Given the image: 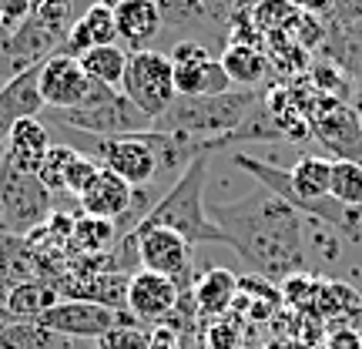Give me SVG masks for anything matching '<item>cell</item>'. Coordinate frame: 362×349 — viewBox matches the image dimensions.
I'll use <instances>...</instances> for the list:
<instances>
[{
  "label": "cell",
  "mask_w": 362,
  "mask_h": 349,
  "mask_svg": "<svg viewBox=\"0 0 362 349\" xmlns=\"http://www.w3.org/2000/svg\"><path fill=\"white\" fill-rule=\"evenodd\" d=\"M208 215L225 232L228 248H235L259 279L285 282L288 275L305 272L302 215L269 188L259 185L235 202H211Z\"/></svg>",
  "instance_id": "obj_1"
},
{
  "label": "cell",
  "mask_w": 362,
  "mask_h": 349,
  "mask_svg": "<svg viewBox=\"0 0 362 349\" xmlns=\"http://www.w3.org/2000/svg\"><path fill=\"white\" fill-rule=\"evenodd\" d=\"M235 168H242L245 175L259 181L262 188H269L272 195H279L285 205H292L302 215H315L319 222H329L332 229L342 235H349L352 242H359V212L352 215V208L339 205L329 195V178H332V158L322 155H302L292 168H279L272 161L252 158L245 151H235Z\"/></svg>",
  "instance_id": "obj_2"
},
{
  "label": "cell",
  "mask_w": 362,
  "mask_h": 349,
  "mask_svg": "<svg viewBox=\"0 0 362 349\" xmlns=\"http://www.w3.org/2000/svg\"><path fill=\"white\" fill-rule=\"evenodd\" d=\"M205 178H208V155H198L134 229H171L188 246H228L225 232L208 215Z\"/></svg>",
  "instance_id": "obj_3"
},
{
  "label": "cell",
  "mask_w": 362,
  "mask_h": 349,
  "mask_svg": "<svg viewBox=\"0 0 362 349\" xmlns=\"http://www.w3.org/2000/svg\"><path fill=\"white\" fill-rule=\"evenodd\" d=\"M259 101H262L259 91H245V88H232L225 94H208V98H181L178 94L171 101V108L158 118L151 128L185 135V138L202 144V151H205V144L218 142V138L242 128L252 118V111L259 108Z\"/></svg>",
  "instance_id": "obj_4"
},
{
  "label": "cell",
  "mask_w": 362,
  "mask_h": 349,
  "mask_svg": "<svg viewBox=\"0 0 362 349\" xmlns=\"http://www.w3.org/2000/svg\"><path fill=\"white\" fill-rule=\"evenodd\" d=\"M54 118L71 131H84L94 138H121V135H138L148 131L151 121L121 94V88H104L90 81L88 98L71 108V111H54Z\"/></svg>",
  "instance_id": "obj_5"
},
{
  "label": "cell",
  "mask_w": 362,
  "mask_h": 349,
  "mask_svg": "<svg viewBox=\"0 0 362 349\" xmlns=\"http://www.w3.org/2000/svg\"><path fill=\"white\" fill-rule=\"evenodd\" d=\"M121 94L155 125L158 118L171 108V101L178 98L171 57L165 51H155V47L131 51L128 67H124V81H121Z\"/></svg>",
  "instance_id": "obj_6"
},
{
  "label": "cell",
  "mask_w": 362,
  "mask_h": 349,
  "mask_svg": "<svg viewBox=\"0 0 362 349\" xmlns=\"http://www.w3.org/2000/svg\"><path fill=\"white\" fill-rule=\"evenodd\" d=\"M54 215V192L37 175L0 161V229L11 235H30Z\"/></svg>",
  "instance_id": "obj_7"
},
{
  "label": "cell",
  "mask_w": 362,
  "mask_h": 349,
  "mask_svg": "<svg viewBox=\"0 0 362 349\" xmlns=\"http://www.w3.org/2000/svg\"><path fill=\"white\" fill-rule=\"evenodd\" d=\"M81 135L84 155H90L101 168L115 171L117 178H124L131 188H148L158 178V155L148 135H121V138H94V135Z\"/></svg>",
  "instance_id": "obj_8"
},
{
  "label": "cell",
  "mask_w": 362,
  "mask_h": 349,
  "mask_svg": "<svg viewBox=\"0 0 362 349\" xmlns=\"http://www.w3.org/2000/svg\"><path fill=\"white\" fill-rule=\"evenodd\" d=\"M40 326H47L51 333L64 339H104L117 333V329H131L138 323L131 312H117L98 302H84V299H61L54 309H47L37 319Z\"/></svg>",
  "instance_id": "obj_9"
},
{
  "label": "cell",
  "mask_w": 362,
  "mask_h": 349,
  "mask_svg": "<svg viewBox=\"0 0 362 349\" xmlns=\"http://www.w3.org/2000/svg\"><path fill=\"white\" fill-rule=\"evenodd\" d=\"M168 57L175 67V91L181 98H208V94H225L235 88L221 61L211 57V51L198 40H178Z\"/></svg>",
  "instance_id": "obj_10"
},
{
  "label": "cell",
  "mask_w": 362,
  "mask_h": 349,
  "mask_svg": "<svg viewBox=\"0 0 362 349\" xmlns=\"http://www.w3.org/2000/svg\"><path fill=\"white\" fill-rule=\"evenodd\" d=\"M40 98L47 111H71L78 108L90 91V81L84 74L78 57L71 54H54L40 64V78H37Z\"/></svg>",
  "instance_id": "obj_11"
},
{
  "label": "cell",
  "mask_w": 362,
  "mask_h": 349,
  "mask_svg": "<svg viewBox=\"0 0 362 349\" xmlns=\"http://www.w3.org/2000/svg\"><path fill=\"white\" fill-rule=\"evenodd\" d=\"M181 292L178 285L158 275V272H134L128 279V312L138 319V323H161L168 319L171 312L178 309L181 302Z\"/></svg>",
  "instance_id": "obj_12"
},
{
  "label": "cell",
  "mask_w": 362,
  "mask_h": 349,
  "mask_svg": "<svg viewBox=\"0 0 362 349\" xmlns=\"http://www.w3.org/2000/svg\"><path fill=\"white\" fill-rule=\"evenodd\" d=\"M134 192L124 178H117L115 171L101 168L98 178L90 181L88 188L81 192L78 205H81V215H90V219H107V222H128L131 229V212H134ZM124 229V232H128Z\"/></svg>",
  "instance_id": "obj_13"
},
{
  "label": "cell",
  "mask_w": 362,
  "mask_h": 349,
  "mask_svg": "<svg viewBox=\"0 0 362 349\" xmlns=\"http://www.w3.org/2000/svg\"><path fill=\"white\" fill-rule=\"evenodd\" d=\"M107 44H117L115 4H107V0H94V4H88V11L71 24L67 40H64V51L61 54L81 57V54H88L90 47H107Z\"/></svg>",
  "instance_id": "obj_14"
},
{
  "label": "cell",
  "mask_w": 362,
  "mask_h": 349,
  "mask_svg": "<svg viewBox=\"0 0 362 349\" xmlns=\"http://www.w3.org/2000/svg\"><path fill=\"white\" fill-rule=\"evenodd\" d=\"M47 151H51V131L44 128L37 118H24V121L13 125L11 138H7V144H4L0 161H7V165L17 168V171L37 175Z\"/></svg>",
  "instance_id": "obj_15"
},
{
  "label": "cell",
  "mask_w": 362,
  "mask_h": 349,
  "mask_svg": "<svg viewBox=\"0 0 362 349\" xmlns=\"http://www.w3.org/2000/svg\"><path fill=\"white\" fill-rule=\"evenodd\" d=\"M115 27L117 40H124L131 51H148V44L165 30L155 0H115Z\"/></svg>",
  "instance_id": "obj_16"
},
{
  "label": "cell",
  "mask_w": 362,
  "mask_h": 349,
  "mask_svg": "<svg viewBox=\"0 0 362 349\" xmlns=\"http://www.w3.org/2000/svg\"><path fill=\"white\" fill-rule=\"evenodd\" d=\"M34 275H40V269H37V259H34L30 246H27V239L24 235L0 232V319L4 323H11L4 316L11 289L27 282V279H34Z\"/></svg>",
  "instance_id": "obj_17"
},
{
  "label": "cell",
  "mask_w": 362,
  "mask_h": 349,
  "mask_svg": "<svg viewBox=\"0 0 362 349\" xmlns=\"http://www.w3.org/2000/svg\"><path fill=\"white\" fill-rule=\"evenodd\" d=\"M61 289L54 279H44V275H34V279H27V282L13 285L11 296H7V306H4V316L11 319V323H21V319H30V323H37L40 316L47 309H54L57 302H61Z\"/></svg>",
  "instance_id": "obj_18"
},
{
  "label": "cell",
  "mask_w": 362,
  "mask_h": 349,
  "mask_svg": "<svg viewBox=\"0 0 362 349\" xmlns=\"http://www.w3.org/2000/svg\"><path fill=\"white\" fill-rule=\"evenodd\" d=\"M218 61L235 88L255 91V84H262L269 74V54L259 44H228Z\"/></svg>",
  "instance_id": "obj_19"
},
{
  "label": "cell",
  "mask_w": 362,
  "mask_h": 349,
  "mask_svg": "<svg viewBox=\"0 0 362 349\" xmlns=\"http://www.w3.org/2000/svg\"><path fill=\"white\" fill-rule=\"evenodd\" d=\"M117 246V222L74 215V229L67 239V259H84V256H104Z\"/></svg>",
  "instance_id": "obj_20"
},
{
  "label": "cell",
  "mask_w": 362,
  "mask_h": 349,
  "mask_svg": "<svg viewBox=\"0 0 362 349\" xmlns=\"http://www.w3.org/2000/svg\"><path fill=\"white\" fill-rule=\"evenodd\" d=\"M192 296H194V306L205 316H221L235 302V296H238V275L221 269V265H211L205 275L194 279Z\"/></svg>",
  "instance_id": "obj_21"
},
{
  "label": "cell",
  "mask_w": 362,
  "mask_h": 349,
  "mask_svg": "<svg viewBox=\"0 0 362 349\" xmlns=\"http://www.w3.org/2000/svg\"><path fill=\"white\" fill-rule=\"evenodd\" d=\"M88 81L94 84H104V88H121L124 81V67H128V51H121L117 44H107V47H90L88 54L78 57Z\"/></svg>",
  "instance_id": "obj_22"
},
{
  "label": "cell",
  "mask_w": 362,
  "mask_h": 349,
  "mask_svg": "<svg viewBox=\"0 0 362 349\" xmlns=\"http://www.w3.org/2000/svg\"><path fill=\"white\" fill-rule=\"evenodd\" d=\"M0 349H67V339L51 333L47 326L21 319L0 329Z\"/></svg>",
  "instance_id": "obj_23"
},
{
  "label": "cell",
  "mask_w": 362,
  "mask_h": 349,
  "mask_svg": "<svg viewBox=\"0 0 362 349\" xmlns=\"http://www.w3.org/2000/svg\"><path fill=\"white\" fill-rule=\"evenodd\" d=\"M329 195L339 205L359 212L362 208V168L356 161H339L332 158V178H329Z\"/></svg>",
  "instance_id": "obj_24"
},
{
  "label": "cell",
  "mask_w": 362,
  "mask_h": 349,
  "mask_svg": "<svg viewBox=\"0 0 362 349\" xmlns=\"http://www.w3.org/2000/svg\"><path fill=\"white\" fill-rule=\"evenodd\" d=\"M315 309H319V316L322 319H346L356 306H359L362 299L356 289H349V285H342V282H322L319 279V292H315Z\"/></svg>",
  "instance_id": "obj_25"
},
{
  "label": "cell",
  "mask_w": 362,
  "mask_h": 349,
  "mask_svg": "<svg viewBox=\"0 0 362 349\" xmlns=\"http://www.w3.org/2000/svg\"><path fill=\"white\" fill-rule=\"evenodd\" d=\"M155 7L168 30H188V27L208 21L205 0H155Z\"/></svg>",
  "instance_id": "obj_26"
},
{
  "label": "cell",
  "mask_w": 362,
  "mask_h": 349,
  "mask_svg": "<svg viewBox=\"0 0 362 349\" xmlns=\"http://www.w3.org/2000/svg\"><path fill=\"white\" fill-rule=\"evenodd\" d=\"M74 158H78V148H74V144H51V151L44 155V165H40V171H37V178L44 181V188L64 192L67 168H71Z\"/></svg>",
  "instance_id": "obj_27"
},
{
  "label": "cell",
  "mask_w": 362,
  "mask_h": 349,
  "mask_svg": "<svg viewBox=\"0 0 362 349\" xmlns=\"http://www.w3.org/2000/svg\"><path fill=\"white\" fill-rule=\"evenodd\" d=\"M298 11L292 0H262L255 7V21L262 30H282L288 21H296Z\"/></svg>",
  "instance_id": "obj_28"
},
{
  "label": "cell",
  "mask_w": 362,
  "mask_h": 349,
  "mask_svg": "<svg viewBox=\"0 0 362 349\" xmlns=\"http://www.w3.org/2000/svg\"><path fill=\"white\" fill-rule=\"evenodd\" d=\"M98 171H101V165H98L90 155L78 151V158H74V161H71V168H67V188H64V192L67 195H78V198H81V192H84L90 181L98 178Z\"/></svg>",
  "instance_id": "obj_29"
},
{
  "label": "cell",
  "mask_w": 362,
  "mask_h": 349,
  "mask_svg": "<svg viewBox=\"0 0 362 349\" xmlns=\"http://www.w3.org/2000/svg\"><path fill=\"white\" fill-rule=\"evenodd\" d=\"M282 292L292 306H309L315 292H319V279L309 275V272H296V275H288L282 282Z\"/></svg>",
  "instance_id": "obj_30"
},
{
  "label": "cell",
  "mask_w": 362,
  "mask_h": 349,
  "mask_svg": "<svg viewBox=\"0 0 362 349\" xmlns=\"http://www.w3.org/2000/svg\"><path fill=\"white\" fill-rule=\"evenodd\" d=\"M312 78H315V91H319V94L332 91V98H336V94H346V91H349V81H342V74H339L336 67L315 64L312 67Z\"/></svg>",
  "instance_id": "obj_31"
},
{
  "label": "cell",
  "mask_w": 362,
  "mask_h": 349,
  "mask_svg": "<svg viewBox=\"0 0 362 349\" xmlns=\"http://www.w3.org/2000/svg\"><path fill=\"white\" fill-rule=\"evenodd\" d=\"M332 24L362 27V0H332Z\"/></svg>",
  "instance_id": "obj_32"
},
{
  "label": "cell",
  "mask_w": 362,
  "mask_h": 349,
  "mask_svg": "<svg viewBox=\"0 0 362 349\" xmlns=\"http://www.w3.org/2000/svg\"><path fill=\"white\" fill-rule=\"evenodd\" d=\"M0 17H4V24L11 27H21L30 17V0H0Z\"/></svg>",
  "instance_id": "obj_33"
},
{
  "label": "cell",
  "mask_w": 362,
  "mask_h": 349,
  "mask_svg": "<svg viewBox=\"0 0 362 349\" xmlns=\"http://www.w3.org/2000/svg\"><path fill=\"white\" fill-rule=\"evenodd\" d=\"M329 349H362V336L342 326V329H336V333L329 336Z\"/></svg>",
  "instance_id": "obj_34"
},
{
  "label": "cell",
  "mask_w": 362,
  "mask_h": 349,
  "mask_svg": "<svg viewBox=\"0 0 362 349\" xmlns=\"http://www.w3.org/2000/svg\"><path fill=\"white\" fill-rule=\"evenodd\" d=\"M296 7H302L305 13L312 17H325V13H332V0H292Z\"/></svg>",
  "instance_id": "obj_35"
},
{
  "label": "cell",
  "mask_w": 362,
  "mask_h": 349,
  "mask_svg": "<svg viewBox=\"0 0 362 349\" xmlns=\"http://www.w3.org/2000/svg\"><path fill=\"white\" fill-rule=\"evenodd\" d=\"M148 349H175V336H171L168 329H158L155 336H151V343H148Z\"/></svg>",
  "instance_id": "obj_36"
},
{
  "label": "cell",
  "mask_w": 362,
  "mask_h": 349,
  "mask_svg": "<svg viewBox=\"0 0 362 349\" xmlns=\"http://www.w3.org/2000/svg\"><path fill=\"white\" fill-rule=\"evenodd\" d=\"M342 323H346V329H352V333H359L362 336V302L346 316V319H342Z\"/></svg>",
  "instance_id": "obj_37"
},
{
  "label": "cell",
  "mask_w": 362,
  "mask_h": 349,
  "mask_svg": "<svg viewBox=\"0 0 362 349\" xmlns=\"http://www.w3.org/2000/svg\"><path fill=\"white\" fill-rule=\"evenodd\" d=\"M359 128H362V115H359Z\"/></svg>",
  "instance_id": "obj_38"
},
{
  "label": "cell",
  "mask_w": 362,
  "mask_h": 349,
  "mask_svg": "<svg viewBox=\"0 0 362 349\" xmlns=\"http://www.w3.org/2000/svg\"><path fill=\"white\" fill-rule=\"evenodd\" d=\"M107 4H115V0H107Z\"/></svg>",
  "instance_id": "obj_39"
},
{
  "label": "cell",
  "mask_w": 362,
  "mask_h": 349,
  "mask_svg": "<svg viewBox=\"0 0 362 349\" xmlns=\"http://www.w3.org/2000/svg\"><path fill=\"white\" fill-rule=\"evenodd\" d=\"M0 88H4V81H0Z\"/></svg>",
  "instance_id": "obj_40"
},
{
  "label": "cell",
  "mask_w": 362,
  "mask_h": 349,
  "mask_svg": "<svg viewBox=\"0 0 362 349\" xmlns=\"http://www.w3.org/2000/svg\"><path fill=\"white\" fill-rule=\"evenodd\" d=\"M0 232H4V229H0Z\"/></svg>",
  "instance_id": "obj_41"
}]
</instances>
